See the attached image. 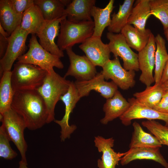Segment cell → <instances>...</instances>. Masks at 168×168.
Returning <instances> with one entry per match:
<instances>
[{
    "label": "cell",
    "instance_id": "obj_1",
    "mask_svg": "<svg viewBox=\"0 0 168 168\" xmlns=\"http://www.w3.org/2000/svg\"><path fill=\"white\" fill-rule=\"evenodd\" d=\"M11 108L22 118L29 130H36L47 124V107L37 90L15 91Z\"/></svg>",
    "mask_w": 168,
    "mask_h": 168
},
{
    "label": "cell",
    "instance_id": "obj_2",
    "mask_svg": "<svg viewBox=\"0 0 168 168\" xmlns=\"http://www.w3.org/2000/svg\"><path fill=\"white\" fill-rule=\"evenodd\" d=\"M71 82L60 76L53 69L47 72L43 84L37 90L47 107L48 115L47 124L55 120V106L60 97L68 91Z\"/></svg>",
    "mask_w": 168,
    "mask_h": 168
},
{
    "label": "cell",
    "instance_id": "obj_3",
    "mask_svg": "<svg viewBox=\"0 0 168 168\" xmlns=\"http://www.w3.org/2000/svg\"><path fill=\"white\" fill-rule=\"evenodd\" d=\"M11 71V82L14 91L37 90L43 84L47 72L32 64L17 62Z\"/></svg>",
    "mask_w": 168,
    "mask_h": 168
},
{
    "label": "cell",
    "instance_id": "obj_4",
    "mask_svg": "<svg viewBox=\"0 0 168 168\" xmlns=\"http://www.w3.org/2000/svg\"><path fill=\"white\" fill-rule=\"evenodd\" d=\"M94 27L93 21L75 23L64 18L60 23L57 45L63 51L76 44L82 43L92 36Z\"/></svg>",
    "mask_w": 168,
    "mask_h": 168
},
{
    "label": "cell",
    "instance_id": "obj_5",
    "mask_svg": "<svg viewBox=\"0 0 168 168\" xmlns=\"http://www.w3.org/2000/svg\"><path fill=\"white\" fill-rule=\"evenodd\" d=\"M0 120L8 137L19 151L21 161L27 164L26 156L27 145L24 136V130L27 127L24 121L11 108L0 114Z\"/></svg>",
    "mask_w": 168,
    "mask_h": 168
},
{
    "label": "cell",
    "instance_id": "obj_6",
    "mask_svg": "<svg viewBox=\"0 0 168 168\" xmlns=\"http://www.w3.org/2000/svg\"><path fill=\"white\" fill-rule=\"evenodd\" d=\"M29 46L28 51L18 58V62L37 66L47 72L54 67L60 69L63 68L60 58L44 49L38 42L35 34L32 35Z\"/></svg>",
    "mask_w": 168,
    "mask_h": 168
},
{
    "label": "cell",
    "instance_id": "obj_7",
    "mask_svg": "<svg viewBox=\"0 0 168 168\" xmlns=\"http://www.w3.org/2000/svg\"><path fill=\"white\" fill-rule=\"evenodd\" d=\"M29 34L19 26L8 37L6 52L0 60L1 77L4 72L11 71L15 61L24 54L26 48V43Z\"/></svg>",
    "mask_w": 168,
    "mask_h": 168
},
{
    "label": "cell",
    "instance_id": "obj_8",
    "mask_svg": "<svg viewBox=\"0 0 168 168\" xmlns=\"http://www.w3.org/2000/svg\"><path fill=\"white\" fill-rule=\"evenodd\" d=\"M106 37L109 40L108 44L111 52L114 57L121 58L123 67L127 70L138 71L139 70L138 54L132 50L123 35L121 33L108 32Z\"/></svg>",
    "mask_w": 168,
    "mask_h": 168
},
{
    "label": "cell",
    "instance_id": "obj_9",
    "mask_svg": "<svg viewBox=\"0 0 168 168\" xmlns=\"http://www.w3.org/2000/svg\"><path fill=\"white\" fill-rule=\"evenodd\" d=\"M102 68L101 72L105 79L112 80L121 89L127 90L134 86L135 71L123 67L118 57L110 59Z\"/></svg>",
    "mask_w": 168,
    "mask_h": 168
},
{
    "label": "cell",
    "instance_id": "obj_10",
    "mask_svg": "<svg viewBox=\"0 0 168 168\" xmlns=\"http://www.w3.org/2000/svg\"><path fill=\"white\" fill-rule=\"evenodd\" d=\"M81 98L74 82L71 81L68 91L60 99L65 106L64 115L61 120L54 121L60 127V138L62 141L64 142L66 139L70 138L71 134L77 128L75 125L69 124V119L71 113Z\"/></svg>",
    "mask_w": 168,
    "mask_h": 168
},
{
    "label": "cell",
    "instance_id": "obj_11",
    "mask_svg": "<svg viewBox=\"0 0 168 168\" xmlns=\"http://www.w3.org/2000/svg\"><path fill=\"white\" fill-rule=\"evenodd\" d=\"M130 106L119 119L123 124L130 125L134 119H145L148 120L158 119L164 121L168 126V114L161 113L139 102L135 98H128Z\"/></svg>",
    "mask_w": 168,
    "mask_h": 168
},
{
    "label": "cell",
    "instance_id": "obj_12",
    "mask_svg": "<svg viewBox=\"0 0 168 168\" xmlns=\"http://www.w3.org/2000/svg\"><path fill=\"white\" fill-rule=\"evenodd\" d=\"M70 64L64 77L71 76L77 80L86 81L93 78L97 74L95 66L86 56L76 54L72 48L66 50Z\"/></svg>",
    "mask_w": 168,
    "mask_h": 168
},
{
    "label": "cell",
    "instance_id": "obj_13",
    "mask_svg": "<svg viewBox=\"0 0 168 168\" xmlns=\"http://www.w3.org/2000/svg\"><path fill=\"white\" fill-rule=\"evenodd\" d=\"M105 79L100 72L91 79L76 80L74 83L81 98L88 96L91 91L94 90L107 99L113 96L118 90V86L113 81L108 82Z\"/></svg>",
    "mask_w": 168,
    "mask_h": 168
},
{
    "label": "cell",
    "instance_id": "obj_14",
    "mask_svg": "<svg viewBox=\"0 0 168 168\" xmlns=\"http://www.w3.org/2000/svg\"><path fill=\"white\" fill-rule=\"evenodd\" d=\"M156 49L155 37L152 33L147 45L138 54L139 68L141 71L139 80L147 87L154 82L153 72Z\"/></svg>",
    "mask_w": 168,
    "mask_h": 168
},
{
    "label": "cell",
    "instance_id": "obj_15",
    "mask_svg": "<svg viewBox=\"0 0 168 168\" xmlns=\"http://www.w3.org/2000/svg\"><path fill=\"white\" fill-rule=\"evenodd\" d=\"M79 47L96 66L102 67L110 59L111 52L109 45L103 42L101 37L92 36L80 45Z\"/></svg>",
    "mask_w": 168,
    "mask_h": 168
},
{
    "label": "cell",
    "instance_id": "obj_16",
    "mask_svg": "<svg viewBox=\"0 0 168 168\" xmlns=\"http://www.w3.org/2000/svg\"><path fill=\"white\" fill-rule=\"evenodd\" d=\"M66 18L67 16H65L59 19L46 21L36 34L40 45L46 50L60 58L64 56V53L55 42V39L59 34L61 21Z\"/></svg>",
    "mask_w": 168,
    "mask_h": 168
},
{
    "label": "cell",
    "instance_id": "obj_17",
    "mask_svg": "<svg viewBox=\"0 0 168 168\" xmlns=\"http://www.w3.org/2000/svg\"><path fill=\"white\" fill-rule=\"evenodd\" d=\"M114 140L113 138H105L102 136L95 137L94 143L98 152H102L101 159L97 161L98 168H116L121 158L126 153L117 152L112 147Z\"/></svg>",
    "mask_w": 168,
    "mask_h": 168
},
{
    "label": "cell",
    "instance_id": "obj_18",
    "mask_svg": "<svg viewBox=\"0 0 168 168\" xmlns=\"http://www.w3.org/2000/svg\"><path fill=\"white\" fill-rule=\"evenodd\" d=\"M151 160L161 164L165 168H168V163L161 154L160 147H140L130 148L121 158L122 166L128 164L136 160Z\"/></svg>",
    "mask_w": 168,
    "mask_h": 168
},
{
    "label": "cell",
    "instance_id": "obj_19",
    "mask_svg": "<svg viewBox=\"0 0 168 168\" xmlns=\"http://www.w3.org/2000/svg\"><path fill=\"white\" fill-rule=\"evenodd\" d=\"M130 104L118 90L111 98L106 99L103 107L104 117L100 120L104 125L120 118L128 109Z\"/></svg>",
    "mask_w": 168,
    "mask_h": 168
},
{
    "label": "cell",
    "instance_id": "obj_20",
    "mask_svg": "<svg viewBox=\"0 0 168 168\" xmlns=\"http://www.w3.org/2000/svg\"><path fill=\"white\" fill-rule=\"evenodd\" d=\"M95 0H72L65 8L64 14L69 21L75 23L92 21L91 11Z\"/></svg>",
    "mask_w": 168,
    "mask_h": 168
},
{
    "label": "cell",
    "instance_id": "obj_21",
    "mask_svg": "<svg viewBox=\"0 0 168 168\" xmlns=\"http://www.w3.org/2000/svg\"><path fill=\"white\" fill-rule=\"evenodd\" d=\"M23 16L16 12L10 0H0V25L10 35L20 26Z\"/></svg>",
    "mask_w": 168,
    "mask_h": 168
},
{
    "label": "cell",
    "instance_id": "obj_22",
    "mask_svg": "<svg viewBox=\"0 0 168 168\" xmlns=\"http://www.w3.org/2000/svg\"><path fill=\"white\" fill-rule=\"evenodd\" d=\"M120 33L124 37L129 46L139 52L147 45L152 32L149 29L141 31L127 24Z\"/></svg>",
    "mask_w": 168,
    "mask_h": 168
},
{
    "label": "cell",
    "instance_id": "obj_23",
    "mask_svg": "<svg viewBox=\"0 0 168 168\" xmlns=\"http://www.w3.org/2000/svg\"><path fill=\"white\" fill-rule=\"evenodd\" d=\"M114 0H110L103 8L94 6L91 11V16L94 19V27L92 36L101 37L103 32L110 25L111 14L114 7Z\"/></svg>",
    "mask_w": 168,
    "mask_h": 168
},
{
    "label": "cell",
    "instance_id": "obj_24",
    "mask_svg": "<svg viewBox=\"0 0 168 168\" xmlns=\"http://www.w3.org/2000/svg\"><path fill=\"white\" fill-rule=\"evenodd\" d=\"M46 21L40 9L35 4L24 13L20 26L30 34H37Z\"/></svg>",
    "mask_w": 168,
    "mask_h": 168
},
{
    "label": "cell",
    "instance_id": "obj_25",
    "mask_svg": "<svg viewBox=\"0 0 168 168\" xmlns=\"http://www.w3.org/2000/svg\"><path fill=\"white\" fill-rule=\"evenodd\" d=\"M151 15L150 0H138L136 1L127 24L133 25L137 29L144 31L147 19Z\"/></svg>",
    "mask_w": 168,
    "mask_h": 168
},
{
    "label": "cell",
    "instance_id": "obj_26",
    "mask_svg": "<svg viewBox=\"0 0 168 168\" xmlns=\"http://www.w3.org/2000/svg\"><path fill=\"white\" fill-rule=\"evenodd\" d=\"M134 2V0H125L122 5L119 4L117 13L112 15L111 23L108 27L109 32L118 34L127 24Z\"/></svg>",
    "mask_w": 168,
    "mask_h": 168
},
{
    "label": "cell",
    "instance_id": "obj_27",
    "mask_svg": "<svg viewBox=\"0 0 168 168\" xmlns=\"http://www.w3.org/2000/svg\"><path fill=\"white\" fill-rule=\"evenodd\" d=\"M166 91L160 82L147 86L144 91L136 92L133 95L141 104L153 108L159 102Z\"/></svg>",
    "mask_w": 168,
    "mask_h": 168
},
{
    "label": "cell",
    "instance_id": "obj_28",
    "mask_svg": "<svg viewBox=\"0 0 168 168\" xmlns=\"http://www.w3.org/2000/svg\"><path fill=\"white\" fill-rule=\"evenodd\" d=\"M44 19L51 21L65 16V6L61 0H34Z\"/></svg>",
    "mask_w": 168,
    "mask_h": 168
},
{
    "label": "cell",
    "instance_id": "obj_29",
    "mask_svg": "<svg viewBox=\"0 0 168 168\" xmlns=\"http://www.w3.org/2000/svg\"><path fill=\"white\" fill-rule=\"evenodd\" d=\"M133 126L134 131L129 145L130 148L140 147H158L162 144L157 138L143 130L140 124L135 121Z\"/></svg>",
    "mask_w": 168,
    "mask_h": 168
},
{
    "label": "cell",
    "instance_id": "obj_30",
    "mask_svg": "<svg viewBox=\"0 0 168 168\" xmlns=\"http://www.w3.org/2000/svg\"><path fill=\"white\" fill-rule=\"evenodd\" d=\"M156 49L154 78L155 83L160 82L162 73L168 60V53L166 46V41L159 34L155 37Z\"/></svg>",
    "mask_w": 168,
    "mask_h": 168
},
{
    "label": "cell",
    "instance_id": "obj_31",
    "mask_svg": "<svg viewBox=\"0 0 168 168\" xmlns=\"http://www.w3.org/2000/svg\"><path fill=\"white\" fill-rule=\"evenodd\" d=\"M11 71L4 72L0 82V114L11 108L15 92L11 82Z\"/></svg>",
    "mask_w": 168,
    "mask_h": 168
},
{
    "label": "cell",
    "instance_id": "obj_32",
    "mask_svg": "<svg viewBox=\"0 0 168 168\" xmlns=\"http://www.w3.org/2000/svg\"><path fill=\"white\" fill-rule=\"evenodd\" d=\"M151 15L159 19L164 30L168 28V7L167 0H150Z\"/></svg>",
    "mask_w": 168,
    "mask_h": 168
},
{
    "label": "cell",
    "instance_id": "obj_33",
    "mask_svg": "<svg viewBox=\"0 0 168 168\" xmlns=\"http://www.w3.org/2000/svg\"><path fill=\"white\" fill-rule=\"evenodd\" d=\"M142 124L157 138L162 145L168 146V126L154 120L143 121Z\"/></svg>",
    "mask_w": 168,
    "mask_h": 168
},
{
    "label": "cell",
    "instance_id": "obj_34",
    "mask_svg": "<svg viewBox=\"0 0 168 168\" xmlns=\"http://www.w3.org/2000/svg\"><path fill=\"white\" fill-rule=\"evenodd\" d=\"M11 141L3 127H0V157L5 159L11 160L15 158L17 153L11 148Z\"/></svg>",
    "mask_w": 168,
    "mask_h": 168
},
{
    "label": "cell",
    "instance_id": "obj_35",
    "mask_svg": "<svg viewBox=\"0 0 168 168\" xmlns=\"http://www.w3.org/2000/svg\"><path fill=\"white\" fill-rule=\"evenodd\" d=\"M12 7L18 14L23 15L24 13L35 4L33 0H10Z\"/></svg>",
    "mask_w": 168,
    "mask_h": 168
},
{
    "label": "cell",
    "instance_id": "obj_36",
    "mask_svg": "<svg viewBox=\"0 0 168 168\" xmlns=\"http://www.w3.org/2000/svg\"><path fill=\"white\" fill-rule=\"evenodd\" d=\"M153 109L159 112L168 114V90H166L159 102Z\"/></svg>",
    "mask_w": 168,
    "mask_h": 168
},
{
    "label": "cell",
    "instance_id": "obj_37",
    "mask_svg": "<svg viewBox=\"0 0 168 168\" xmlns=\"http://www.w3.org/2000/svg\"><path fill=\"white\" fill-rule=\"evenodd\" d=\"M8 38H6L0 35V59L4 56L7 49Z\"/></svg>",
    "mask_w": 168,
    "mask_h": 168
},
{
    "label": "cell",
    "instance_id": "obj_38",
    "mask_svg": "<svg viewBox=\"0 0 168 168\" xmlns=\"http://www.w3.org/2000/svg\"><path fill=\"white\" fill-rule=\"evenodd\" d=\"M168 80V60L164 69L160 83H162Z\"/></svg>",
    "mask_w": 168,
    "mask_h": 168
},
{
    "label": "cell",
    "instance_id": "obj_39",
    "mask_svg": "<svg viewBox=\"0 0 168 168\" xmlns=\"http://www.w3.org/2000/svg\"><path fill=\"white\" fill-rule=\"evenodd\" d=\"M0 35L6 38H8L10 35L0 25Z\"/></svg>",
    "mask_w": 168,
    "mask_h": 168
},
{
    "label": "cell",
    "instance_id": "obj_40",
    "mask_svg": "<svg viewBox=\"0 0 168 168\" xmlns=\"http://www.w3.org/2000/svg\"><path fill=\"white\" fill-rule=\"evenodd\" d=\"M27 164L25 163L21 160L19 162L18 168H28L27 166Z\"/></svg>",
    "mask_w": 168,
    "mask_h": 168
},
{
    "label": "cell",
    "instance_id": "obj_41",
    "mask_svg": "<svg viewBox=\"0 0 168 168\" xmlns=\"http://www.w3.org/2000/svg\"><path fill=\"white\" fill-rule=\"evenodd\" d=\"M162 84L166 90H168V80Z\"/></svg>",
    "mask_w": 168,
    "mask_h": 168
},
{
    "label": "cell",
    "instance_id": "obj_42",
    "mask_svg": "<svg viewBox=\"0 0 168 168\" xmlns=\"http://www.w3.org/2000/svg\"><path fill=\"white\" fill-rule=\"evenodd\" d=\"M164 30V34L167 40L168 41V28Z\"/></svg>",
    "mask_w": 168,
    "mask_h": 168
},
{
    "label": "cell",
    "instance_id": "obj_43",
    "mask_svg": "<svg viewBox=\"0 0 168 168\" xmlns=\"http://www.w3.org/2000/svg\"><path fill=\"white\" fill-rule=\"evenodd\" d=\"M167 5L168 7V0H167Z\"/></svg>",
    "mask_w": 168,
    "mask_h": 168
}]
</instances>
